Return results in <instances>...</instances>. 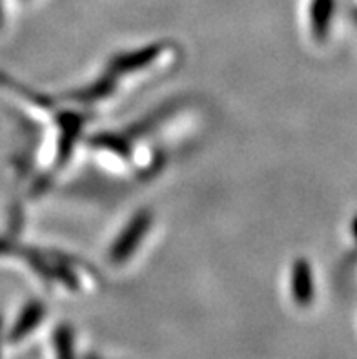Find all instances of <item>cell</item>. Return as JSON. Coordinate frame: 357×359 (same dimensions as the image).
I'll return each mask as SVG.
<instances>
[{
  "label": "cell",
  "instance_id": "obj_1",
  "mask_svg": "<svg viewBox=\"0 0 357 359\" xmlns=\"http://www.w3.org/2000/svg\"><path fill=\"white\" fill-rule=\"evenodd\" d=\"M154 226V214L151 210H139L128 219V223L122 226L112 245L108 248V261L114 266H122L139 252L144 243L146 236Z\"/></svg>",
  "mask_w": 357,
  "mask_h": 359
},
{
  "label": "cell",
  "instance_id": "obj_2",
  "mask_svg": "<svg viewBox=\"0 0 357 359\" xmlns=\"http://www.w3.org/2000/svg\"><path fill=\"white\" fill-rule=\"evenodd\" d=\"M290 296L297 306L312 305L316 288H314L312 266L307 259H295L290 266Z\"/></svg>",
  "mask_w": 357,
  "mask_h": 359
},
{
  "label": "cell",
  "instance_id": "obj_3",
  "mask_svg": "<svg viewBox=\"0 0 357 359\" xmlns=\"http://www.w3.org/2000/svg\"><path fill=\"white\" fill-rule=\"evenodd\" d=\"M46 314H48V310H46V306L42 305L41 301H27L26 305L22 306V312H20L18 319L15 321L13 330L9 332V339L13 343L22 341L27 334L33 332L42 323V319L46 318Z\"/></svg>",
  "mask_w": 357,
  "mask_h": 359
},
{
  "label": "cell",
  "instance_id": "obj_4",
  "mask_svg": "<svg viewBox=\"0 0 357 359\" xmlns=\"http://www.w3.org/2000/svg\"><path fill=\"white\" fill-rule=\"evenodd\" d=\"M332 18V0H312L310 8V24L316 39H325Z\"/></svg>",
  "mask_w": 357,
  "mask_h": 359
},
{
  "label": "cell",
  "instance_id": "obj_5",
  "mask_svg": "<svg viewBox=\"0 0 357 359\" xmlns=\"http://www.w3.org/2000/svg\"><path fill=\"white\" fill-rule=\"evenodd\" d=\"M55 359H75V341L68 325H60L53 332Z\"/></svg>",
  "mask_w": 357,
  "mask_h": 359
},
{
  "label": "cell",
  "instance_id": "obj_6",
  "mask_svg": "<svg viewBox=\"0 0 357 359\" xmlns=\"http://www.w3.org/2000/svg\"><path fill=\"white\" fill-rule=\"evenodd\" d=\"M4 22V8H2V0H0V26Z\"/></svg>",
  "mask_w": 357,
  "mask_h": 359
}]
</instances>
